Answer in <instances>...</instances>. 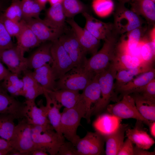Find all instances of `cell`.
I'll return each instance as SVG.
<instances>
[{
    "label": "cell",
    "mask_w": 155,
    "mask_h": 155,
    "mask_svg": "<svg viewBox=\"0 0 155 155\" xmlns=\"http://www.w3.org/2000/svg\"><path fill=\"white\" fill-rule=\"evenodd\" d=\"M117 71L111 62L106 69L98 73L101 91V98L92 109L91 116H98L106 110L111 101L120 99L115 91L114 83Z\"/></svg>",
    "instance_id": "cell-1"
},
{
    "label": "cell",
    "mask_w": 155,
    "mask_h": 155,
    "mask_svg": "<svg viewBox=\"0 0 155 155\" xmlns=\"http://www.w3.org/2000/svg\"><path fill=\"white\" fill-rule=\"evenodd\" d=\"M119 35L114 30L107 36L100 49L87 59L83 67L96 74L107 68L115 58Z\"/></svg>",
    "instance_id": "cell-2"
},
{
    "label": "cell",
    "mask_w": 155,
    "mask_h": 155,
    "mask_svg": "<svg viewBox=\"0 0 155 155\" xmlns=\"http://www.w3.org/2000/svg\"><path fill=\"white\" fill-rule=\"evenodd\" d=\"M60 123V130L65 138L75 146L80 138L77 134V130L82 118H85L86 110L82 97L73 107L64 108L62 112Z\"/></svg>",
    "instance_id": "cell-3"
},
{
    "label": "cell",
    "mask_w": 155,
    "mask_h": 155,
    "mask_svg": "<svg viewBox=\"0 0 155 155\" xmlns=\"http://www.w3.org/2000/svg\"><path fill=\"white\" fill-rule=\"evenodd\" d=\"M31 125L34 149H42L51 155H57L61 146L65 141L64 136L58 134L51 124Z\"/></svg>",
    "instance_id": "cell-4"
},
{
    "label": "cell",
    "mask_w": 155,
    "mask_h": 155,
    "mask_svg": "<svg viewBox=\"0 0 155 155\" xmlns=\"http://www.w3.org/2000/svg\"><path fill=\"white\" fill-rule=\"evenodd\" d=\"M96 74L83 67H74L56 81L55 90L61 89L83 90Z\"/></svg>",
    "instance_id": "cell-5"
},
{
    "label": "cell",
    "mask_w": 155,
    "mask_h": 155,
    "mask_svg": "<svg viewBox=\"0 0 155 155\" xmlns=\"http://www.w3.org/2000/svg\"><path fill=\"white\" fill-rule=\"evenodd\" d=\"M9 142L13 149L24 155H30V152L34 149L31 125L25 118L19 120L15 125Z\"/></svg>",
    "instance_id": "cell-6"
},
{
    "label": "cell",
    "mask_w": 155,
    "mask_h": 155,
    "mask_svg": "<svg viewBox=\"0 0 155 155\" xmlns=\"http://www.w3.org/2000/svg\"><path fill=\"white\" fill-rule=\"evenodd\" d=\"M113 23L115 32L122 35L142 26L143 21L140 16L119 3L114 12Z\"/></svg>",
    "instance_id": "cell-7"
},
{
    "label": "cell",
    "mask_w": 155,
    "mask_h": 155,
    "mask_svg": "<svg viewBox=\"0 0 155 155\" xmlns=\"http://www.w3.org/2000/svg\"><path fill=\"white\" fill-rule=\"evenodd\" d=\"M121 100L109 104L107 107V112L121 119L133 118L142 121L148 126L151 121L145 119L140 113L136 106L134 99L130 95H125Z\"/></svg>",
    "instance_id": "cell-8"
},
{
    "label": "cell",
    "mask_w": 155,
    "mask_h": 155,
    "mask_svg": "<svg viewBox=\"0 0 155 155\" xmlns=\"http://www.w3.org/2000/svg\"><path fill=\"white\" fill-rule=\"evenodd\" d=\"M58 40L66 51L75 67H83L87 59L86 52L82 46L72 29L66 30Z\"/></svg>",
    "instance_id": "cell-9"
},
{
    "label": "cell",
    "mask_w": 155,
    "mask_h": 155,
    "mask_svg": "<svg viewBox=\"0 0 155 155\" xmlns=\"http://www.w3.org/2000/svg\"><path fill=\"white\" fill-rule=\"evenodd\" d=\"M52 42L51 52L53 61L51 66L57 80L75 65L58 39Z\"/></svg>",
    "instance_id": "cell-10"
},
{
    "label": "cell",
    "mask_w": 155,
    "mask_h": 155,
    "mask_svg": "<svg viewBox=\"0 0 155 155\" xmlns=\"http://www.w3.org/2000/svg\"><path fill=\"white\" fill-rule=\"evenodd\" d=\"M105 139L98 132L88 131L75 145L79 155H100L105 154Z\"/></svg>",
    "instance_id": "cell-11"
},
{
    "label": "cell",
    "mask_w": 155,
    "mask_h": 155,
    "mask_svg": "<svg viewBox=\"0 0 155 155\" xmlns=\"http://www.w3.org/2000/svg\"><path fill=\"white\" fill-rule=\"evenodd\" d=\"M0 60L10 72L19 75L28 69L27 58L16 46L0 51Z\"/></svg>",
    "instance_id": "cell-12"
},
{
    "label": "cell",
    "mask_w": 155,
    "mask_h": 155,
    "mask_svg": "<svg viewBox=\"0 0 155 155\" xmlns=\"http://www.w3.org/2000/svg\"><path fill=\"white\" fill-rule=\"evenodd\" d=\"M24 20L41 43L58 39L66 30L52 28L40 18Z\"/></svg>",
    "instance_id": "cell-13"
},
{
    "label": "cell",
    "mask_w": 155,
    "mask_h": 155,
    "mask_svg": "<svg viewBox=\"0 0 155 155\" xmlns=\"http://www.w3.org/2000/svg\"><path fill=\"white\" fill-rule=\"evenodd\" d=\"M0 82V114L14 116L19 120L24 118L26 104L16 99L7 92Z\"/></svg>",
    "instance_id": "cell-14"
},
{
    "label": "cell",
    "mask_w": 155,
    "mask_h": 155,
    "mask_svg": "<svg viewBox=\"0 0 155 155\" xmlns=\"http://www.w3.org/2000/svg\"><path fill=\"white\" fill-rule=\"evenodd\" d=\"M66 22L70 25L79 42L87 54L92 56L98 51L100 40L97 39L84 28L80 26L73 18H68Z\"/></svg>",
    "instance_id": "cell-15"
},
{
    "label": "cell",
    "mask_w": 155,
    "mask_h": 155,
    "mask_svg": "<svg viewBox=\"0 0 155 155\" xmlns=\"http://www.w3.org/2000/svg\"><path fill=\"white\" fill-rule=\"evenodd\" d=\"M82 14L86 20L84 28L97 39L104 40L114 30L113 23L104 22L95 18L88 12Z\"/></svg>",
    "instance_id": "cell-16"
},
{
    "label": "cell",
    "mask_w": 155,
    "mask_h": 155,
    "mask_svg": "<svg viewBox=\"0 0 155 155\" xmlns=\"http://www.w3.org/2000/svg\"><path fill=\"white\" fill-rule=\"evenodd\" d=\"M24 118L28 123L32 125H46L50 124L47 115L48 109L47 106L43 104L40 100L38 103L39 107L35 102L25 101Z\"/></svg>",
    "instance_id": "cell-17"
},
{
    "label": "cell",
    "mask_w": 155,
    "mask_h": 155,
    "mask_svg": "<svg viewBox=\"0 0 155 155\" xmlns=\"http://www.w3.org/2000/svg\"><path fill=\"white\" fill-rule=\"evenodd\" d=\"M143 123L142 121L136 120L133 128H129L126 131V137L137 147L147 150L151 148L154 144L155 141L148 134L146 128L144 127Z\"/></svg>",
    "instance_id": "cell-18"
},
{
    "label": "cell",
    "mask_w": 155,
    "mask_h": 155,
    "mask_svg": "<svg viewBox=\"0 0 155 155\" xmlns=\"http://www.w3.org/2000/svg\"><path fill=\"white\" fill-rule=\"evenodd\" d=\"M52 44L51 41L42 43L27 58L28 69L34 70L47 63L52 64L53 61L51 52Z\"/></svg>",
    "instance_id": "cell-19"
},
{
    "label": "cell",
    "mask_w": 155,
    "mask_h": 155,
    "mask_svg": "<svg viewBox=\"0 0 155 155\" xmlns=\"http://www.w3.org/2000/svg\"><path fill=\"white\" fill-rule=\"evenodd\" d=\"M83 90L81 94L85 102L86 110L85 119L87 122L89 123L90 122L92 106L93 105L94 106L101 98V91L98 82V74L96 75Z\"/></svg>",
    "instance_id": "cell-20"
},
{
    "label": "cell",
    "mask_w": 155,
    "mask_h": 155,
    "mask_svg": "<svg viewBox=\"0 0 155 155\" xmlns=\"http://www.w3.org/2000/svg\"><path fill=\"white\" fill-rule=\"evenodd\" d=\"M129 128L128 124L120 123L113 132L104 136L106 155H117L124 142L126 131Z\"/></svg>",
    "instance_id": "cell-21"
},
{
    "label": "cell",
    "mask_w": 155,
    "mask_h": 155,
    "mask_svg": "<svg viewBox=\"0 0 155 155\" xmlns=\"http://www.w3.org/2000/svg\"><path fill=\"white\" fill-rule=\"evenodd\" d=\"M112 62L117 71L136 68L144 63L138 57L132 55L125 48L117 46Z\"/></svg>",
    "instance_id": "cell-22"
},
{
    "label": "cell",
    "mask_w": 155,
    "mask_h": 155,
    "mask_svg": "<svg viewBox=\"0 0 155 155\" xmlns=\"http://www.w3.org/2000/svg\"><path fill=\"white\" fill-rule=\"evenodd\" d=\"M23 73L22 79L24 84L23 96L26 100L34 102L36 98L40 95L44 94V89L34 78L32 71L28 69Z\"/></svg>",
    "instance_id": "cell-23"
},
{
    "label": "cell",
    "mask_w": 155,
    "mask_h": 155,
    "mask_svg": "<svg viewBox=\"0 0 155 155\" xmlns=\"http://www.w3.org/2000/svg\"><path fill=\"white\" fill-rule=\"evenodd\" d=\"M155 69L152 68L150 71L140 74L131 81L115 90L121 97L125 95L134 93L137 89L146 85L155 78Z\"/></svg>",
    "instance_id": "cell-24"
},
{
    "label": "cell",
    "mask_w": 155,
    "mask_h": 155,
    "mask_svg": "<svg viewBox=\"0 0 155 155\" xmlns=\"http://www.w3.org/2000/svg\"><path fill=\"white\" fill-rule=\"evenodd\" d=\"M22 28L20 32L16 38V46L22 53H25L30 49L38 47L41 43L23 19L21 20Z\"/></svg>",
    "instance_id": "cell-25"
},
{
    "label": "cell",
    "mask_w": 155,
    "mask_h": 155,
    "mask_svg": "<svg viewBox=\"0 0 155 155\" xmlns=\"http://www.w3.org/2000/svg\"><path fill=\"white\" fill-rule=\"evenodd\" d=\"M122 119L109 113H101L93 123L95 131L104 136L113 132L118 127Z\"/></svg>",
    "instance_id": "cell-26"
},
{
    "label": "cell",
    "mask_w": 155,
    "mask_h": 155,
    "mask_svg": "<svg viewBox=\"0 0 155 155\" xmlns=\"http://www.w3.org/2000/svg\"><path fill=\"white\" fill-rule=\"evenodd\" d=\"M45 90L51 97L67 108L74 106L82 98L81 94L78 91L66 89L55 91Z\"/></svg>",
    "instance_id": "cell-27"
},
{
    "label": "cell",
    "mask_w": 155,
    "mask_h": 155,
    "mask_svg": "<svg viewBox=\"0 0 155 155\" xmlns=\"http://www.w3.org/2000/svg\"><path fill=\"white\" fill-rule=\"evenodd\" d=\"M32 73L35 79L44 89L55 90L57 80L50 64L47 63L34 69Z\"/></svg>",
    "instance_id": "cell-28"
},
{
    "label": "cell",
    "mask_w": 155,
    "mask_h": 155,
    "mask_svg": "<svg viewBox=\"0 0 155 155\" xmlns=\"http://www.w3.org/2000/svg\"><path fill=\"white\" fill-rule=\"evenodd\" d=\"M131 1V10L139 16L144 18L149 24L155 25V2L151 0Z\"/></svg>",
    "instance_id": "cell-29"
},
{
    "label": "cell",
    "mask_w": 155,
    "mask_h": 155,
    "mask_svg": "<svg viewBox=\"0 0 155 155\" xmlns=\"http://www.w3.org/2000/svg\"><path fill=\"white\" fill-rule=\"evenodd\" d=\"M66 18L62 3H59L51 6L47 10L43 20L52 28L64 30L66 29Z\"/></svg>",
    "instance_id": "cell-30"
},
{
    "label": "cell",
    "mask_w": 155,
    "mask_h": 155,
    "mask_svg": "<svg viewBox=\"0 0 155 155\" xmlns=\"http://www.w3.org/2000/svg\"><path fill=\"white\" fill-rule=\"evenodd\" d=\"M152 68V64L144 63L136 68L117 71L114 83L115 90L127 83L138 75L148 71Z\"/></svg>",
    "instance_id": "cell-31"
},
{
    "label": "cell",
    "mask_w": 155,
    "mask_h": 155,
    "mask_svg": "<svg viewBox=\"0 0 155 155\" xmlns=\"http://www.w3.org/2000/svg\"><path fill=\"white\" fill-rule=\"evenodd\" d=\"M43 94L46 99V105L48 109L47 116L49 122L56 132L60 136H63L60 130L61 115L60 109L62 106L55 99L51 97L45 90Z\"/></svg>",
    "instance_id": "cell-32"
},
{
    "label": "cell",
    "mask_w": 155,
    "mask_h": 155,
    "mask_svg": "<svg viewBox=\"0 0 155 155\" xmlns=\"http://www.w3.org/2000/svg\"><path fill=\"white\" fill-rule=\"evenodd\" d=\"M131 95L134 100L137 110L146 119L155 121V101L146 99L137 93Z\"/></svg>",
    "instance_id": "cell-33"
},
{
    "label": "cell",
    "mask_w": 155,
    "mask_h": 155,
    "mask_svg": "<svg viewBox=\"0 0 155 155\" xmlns=\"http://www.w3.org/2000/svg\"><path fill=\"white\" fill-rule=\"evenodd\" d=\"M146 30L142 26L122 35L127 50L131 54L138 45Z\"/></svg>",
    "instance_id": "cell-34"
},
{
    "label": "cell",
    "mask_w": 155,
    "mask_h": 155,
    "mask_svg": "<svg viewBox=\"0 0 155 155\" xmlns=\"http://www.w3.org/2000/svg\"><path fill=\"white\" fill-rule=\"evenodd\" d=\"M22 19L26 20L39 18V15L44 8L37 0H22L21 1Z\"/></svg>",
    "instance_id": "cell-35"
},
{
    "label": "cell",
    "mask_w": 155,
    "mask_h": 155,
    "mask_svg": "<svg viewBox=\"0 0 155 155\" xmlns=\"http://www.w3.org/2000/svg\"><path fill=\"white\" fill-rule=\"evenodd\" d=\"M140 43L141 60L145 63L152 64L155 60V43L149 39L146 34H144Z\"/></svg>",
    "instance_id": "cell-36"
},
{
    "label": "cell",
    "mask_w": 155,
    "mask_h": 155,
    "mask_svg": "<svg viewBox=\"0 0 155 155\" xmlns=\"http://www.w3.org/2000/svg\"><path fill=\"white\" fill-rule=\"evenodd\" d=\"M16 119L11 115L0 114V137L9 142L15 125L14 122Z\"/></svg>",
    "instance_id": "cell-37"
},
{
    "label": "cell",
    "mask_w": 155,
    "mask_h": 155,
    "mask_svg": "<svg viewBox=\"0 0 155 155\" xmlns=\"http://www.w3.org/2000/svg\"><path fill=\"white\" fill-rule=\"evenodd\" d=\"M66 18H73L80 13L88 11L87 7L80 0H63L62 3Z\"/></svg>",
    "instance_id": "cell-38"
},
{
    "label": "cell",
    "mask_w": 155,
    "mask_h": 155,
    "mask_svg": "<svg viewBox=\"0 0 155 155\" xmlns=\"http://www.w3.org/2000/svg\"><path fill=\"white\" fill-rule=\"evenodd\" d=\"M92 6L95 14L101 18L108 16L115 9L113 0H93Z\"/></svg>",
    "instance_id": "cell-39"
},
{
    "label": "cell",
    "mask_w": 155,
    "mask_h": 155,
    "mask_svg": "<svg viewBox=\"0 0 155 155\" xmlns=\"http://www.w3.org/2000/svg\"><path fill=\"white\" fill-rule=\"evenodd\" d=\"M2 14L8 19L20 21L23 16L21 1L13 0L10 5L4 10Z\"/></svg>",
    "instance_id": "cell-40"
},
{
    "label": "cell",
    "mask_w": 155,
    "mask_h": 155,
    "mask_svg": "<svg viewBox=\"0 0 155 155\" xmlns=\"http://www.w3.org/2000/svg\"><path fill=\"white\" fill-rule=\"evenodd\" d=\"M2 13L0 16L5 29L11 37L16 38L19 34L22 29L21 20L18 22L10 20L4 16Z\"/></svg>",
    "instance_id": "cell-41"
},
{
    "label": "cell",
    "mask_w": 155,
    "mask_h": 155,
    "mask_svg": "<svg viewBox=\"0 0 155 155\" xmlns=\"http://www.w3.org/2000/svg\"><path fill=\"white\" fill-rule=\"evenodd\" d=\"M137 93L144 97L155 101V79L146 85L137 89L134 93Z\"/></svg>",
    "instance_id": "cell-42"
},
{
    "label": "cell",
    "mask_w": 155,
    "mask_h": 155,
    "mask_svg": "<svg viewBox=\"0 0 155 155\" xmlns=\"http://www.w3.org/2000/svg\"><path fill=\"white\" fill-rule=\"evenodd\" d=\"M14 46L11 37L5 29L0 16V51L11 48Z\"/></svg>",
    "instance_id": "cell-43"
},
{
    "label": "cell",
    "mask_w": 155,
    "mask_h": 155,
    "mask_svg": "<svg viewBox=\"0 0 155 155\" xmlns=\"http://www.w3.org/2000/svg\"><path fill=\"white\" fill-rule=\"evenodd\" d=\"M19 75L11 72L2 81L3 85H7L13 87L23 93V82L22 79L19 77Z\"/></svg>",
    "instance_id": "cell-44"
},
{
    "label": "cell",
    "mask_w": 155,
    "mask_h": 155,
    "mask_svg": "<svg viewBox=\"0 0 155 155\" xmlns=\"http://www.w3.org/2000/svg\"><path fill=\"white\" fill-rule=\"evenodd\" d=\"M57 155H79V154L72 143L65 141L61 146Z\"/></svg>",
    "instance_id": "cell-45"
},
{
    "label": "cell",
    "mask_w": 155,
    "mask_h": 155,
    "mask_svg": "<svg viewBox=\"0 0 155 155\" xmlns=\"http://www.w3.org/2000/svg\"><path fill=\"white\" fill-rule=\"evenodd\" d=\"M133 143L127 138L122 145L117 155H133Z\"/></svg>",
    "instance_id": "cell-46"
},
{
    "label": "cell",
    "mask_w": 155,
    "mask_h": 155,
    "mask_svg": "<svg viewBox=\"0 0 155 155\" xmlns=\"http://www.w3.org/2000/svg\"><path fill=\"white\" fill-rule=\"evenodd\" d=\"M13 149L9 141L0 137V150L7 151L9 152Z\"/></svg>",
    "instance_id": "cell-47"
},
{
    "label": "cell",
    "mask_w": 155,
    "mask_h": 155,
    "mask_svg": "<svg viewBox=\"0 0 155 155\" xmlns=\"http://www.w3.org/2000/svg\"><path fill=\"white\" fill-rule=\"evenodd\" d=\"M155 151L149 152L139 148L136 146L134 147L133 155H155Z\"/></svg>",
    "instance_id": "cell-48"
},
{
    "label": "cell",
    "mask_w": 155,
    "mask_h": 155,
    "mask_svg": "<svg viewBox=\"0 0 155 155\" xmlns=\"http://www.w3.org/2000/svg\"><path fill=\"white\" fill-rule=\"evenodd\" d=\"M10 73L0 60V82L2 81Z\"/></svg>",
    "instance_id": "cell-49"
},
{
    "label": "cell",
    "mask_w": 155,
    "mask_h": 155,
    "mask_svg": "<svg viewBox=\"0 0 155 155\" xmlns=\"http://www.w3.org/2000/svg\"><path fill=\"white\" fill-rule=\"evenodd\" d=\"M49 154L45 150L41 149H36L30 152L32 155H47Z\"/></svg>",
    "instance_id": "cell-50"
},
{
    "label": "cell",
    "mask_w": 155,
    "mask_h": 155,
    "mask_svg": "<svg viewBox=\"0 0 155 155\" xmlns=\"http://www.w3.org/2000/svg\"><path fill=\"white\" fill-rule=\"evenodd\" d=\"M151 135L154 138L155 137V121H151L148 125Z\"/></svg>",
    "instance_id": "cell-51"
},
{
    "label": "cell",
    "mask_w": 155,
    "mask_h": 155,
    "mask_svg": "<svg viewBox=\"0 0 155 155\" xmlns=\"http://www.w3.org/2000/svg\"><path fill=\"white\" fill-rule=\"evenodd\" d=\"M63 0H48L51 6L54 5L62 3Z\"/></svg>",
    "instance_id": "cell-52"
},
{
    "label": "cell",
    "mask_w": 155,
    "mask_h": 155,
    "mask_svg": "<svg viewBox=\"0 0 155 155\" xmlns=\"http://www.w3.org/2000/svg\"><path fill=\"white\" fill-rule=\"evenodd\" d=\"M38 3L42 7L45 8V5L48 0H37Z\"/></svg>",
    "instance_id": "cell-53"
},
{
    "label": "cell",
    "mask_w": 155,
    "mask_h": 155,
    "mask_svg": "<svg viewBox=\"0 0 155 155\" xmlns=\"http://www.w3.org/2000/svg\"><path fill=\"white\" fill-rule=\"evenodd\" d=\"M9 153L7 151L0 150V155H8Z\"/></svg>",
    "instance_id": "cell-54"
},
{
    "label": "cell",
    "mask_w": 155,
    "mask_h": 155,
    "mask_svg": "<svg viewBox=\"0 0 155 155\" xmlns=\"http://www.w3.org/2000/svg\"><path fill=\"white\" fill-rule=\"evenodd\" d=\"M120 3L125 4V3L131 1L132 0H119Z\"/></svg>",
    "instance_id": "cell-55"
},
{
    "label": "cell",
    "mask_w": 155,
    "mask_h": 155,
    "mask_svg": "<svg viewBox=\"0 0 155 155\" xmlns=\"http://www.w3.org/2000/svg\"><path fill=\"white\" fill-rule=\"evenodd\" d=\"M4 10L3 9V8L2 6L1 5L0 3V15L2 14L3 12L2 11Z\"/></svg>",
    "instance_id": "cell-56"
},
{
    "label": "cell",
    "mask_w": 155,
    "mask_h": 155,
    "mask_svg": "<svg viewBox=\"0 0 155 155\" xmlns=\"http://www.w3.org/2000/svg\"><path fill=\"white\" fill-rule=\"evenodd\" d=\"M152 1H153V2H155V0H151Z\"/></svg>",
    "instance_id": "cell-57"
}]
</instances>
